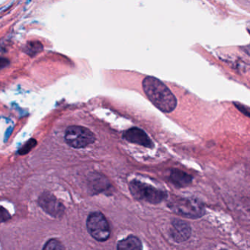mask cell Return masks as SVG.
I'll list each match as a JSON object with an SVG mask.
<instances>
[{"label":"cell","instance_id":"obj_9","mask_svg":"<svg viewBox=\"0 0 250 250\" xmlns=\"http://www.w3.org/2000/svg\"><path fill=\"white\" fill-rule=\"evenodd\" d=\"M117 250H143V243L135 235H130L118 241Z\"/></svg>","mask_w":250,"mask_h":250},{"label":"cell","instance_id":"obj_2","mask_svg":"<svg viewBox=\"0 0 250 250\" xmlns=\"http://www.w3.org/2000/svg\"><path fill=\"white\" fill-rule=\"evenodd\" d=\"M167 206L174 213L188 219H198L206 213L203 203L194 198L175 196L168 202Z\"/></svg>","mask_w":250,"mask_h":250},{"label":"cell","instance_id":"obj_15","mask_svg":"<svg viewBox=\"0 0 250 250\" xmlns=\"http://www.w3.org/2000/svg\"><path fill=\"white\" fill-rule=\"evenodd\" d=\"M234 104H235V106H236L237 109H239V110L241 111V112H243V113L245 114V115H247V117L250 116V114H249L248 108L246 107L245 106L241 104L235 103V102H234Z\"/></svg>","mask_w":250,"mask_h":250},{"label":"cell","instance_id":"obj_17","mask_svg":"<svg viewBox=\"0 0 250 250\" xmlns=\"http://www.w3.org/2000/svg\"></svg>","mask_w":250,"mask_h":250},{"label":"cell","instance_id":"obj_6","mask_svg":"<svg viewBox=\"0 0 250 250\" xmlns=\"http://www.w3.org/2000/svg\"><path fill=\"white\" fill-rule=\"evenodd\" d=\"M38 204L43 209L45 213L52 217L60 218L63 216L65 211V207L63 203H61L55 194L49 191H45L39 196Z\"/></svg>","mask_w":250,"mask_h":250},{"label":"cell","instance_id":"obj_16","mask_svg":"<svg viewBox=\"0 0 250 250\" xmlns=\"http://www.w3.org/2000/svg\"><path fill=\"white\" fill-rule=\"evenodd\" d=\"M9 61L5 58H0V70L9 65Z\"/></svg>","mask_w":250,"mask_h":250},{"label":"cell","instance_id":"obj_5","mask_svg":"<svg viewBox=\"0 0 250 250\" xmlns=\"http://www.w3.org/2000/svg\"><path fill=\"white\" fill-rule=\"evenodd\" d=\"M65 143L74 148H84L96 141L94 134L88 128L80 125L69 126L65 131Z\"/></svg>","mask_w":250,"mask_h":250},{"label":"cell","instance_id":"obj_8","mask_svg":"<svg viewBox=\"0 0 250 250\" xmlns=\"http://www.w3.org/2000/svg\"><path fill=\"white\" fill-rule=\"evenodd\" d=\"M124 139L134 144L140 145L146 147H152L153 146L151 140L149 138L146 132L138 128H131L127 130L123 135Z\"/></svg>","mask_w":250,"mask_h":250},{"label":"cell","instance_id":"obj_7","mask_svg":"<svg viewBox=\"0 0 250 250\" xmlns=\"http://www.w3.org/2000/svg\"><path fill=\"white\" fill-rule=\"evenodd\" d=\"M191 235V228L187 222L177 219L172 221L170 235L174 241L178 243L184 242L187 241Z\"/></svg>","mask_w":250,"mask_h":250},{"label":"cell","instance_id":"obj_10","mask_svg":"<svg viewBox=\"0 0 250 250\" xmlns=\"http://www.w3.org/2000/svg\"><path fill=\"white\" fill-rule=\"evenodd\" d=\"M170 181L175 187L182 188L191 184L192 177L180 169H174L171 171Z\"/></svg>","mask_w":250,"mask_h":250},{"label":"cell","instance_id":"obj_12","mask_svg":"<svg viewBox=\"0 0 250 250\" xmlns=\"http://www.w3.org/2000/svg\"><path fill=\"white\" fill-rule=\"evenodd\" d=\"M42 250H65V248L59 239L52 238L46 241Z\"/></svg>","mask_w":250,"mask_h":250},{"label":"cell","instance_id":"obj_14","mask_svg":"<svg viewBox=\"0 0 250 250\" xmlns=\"http://www.w3.org/2000/svg\"><path fill=\"white\" fill-rule=\"evenodd\" d=\"M12 218L10 212L3 206H0V224L8 222Z\"/></svg>","mask_w":250,"mask_h":250},{"label":"cell","instance_id":"obj_1","mask_svg":"<svg viewBox=\"0 0 250 250\" xmlns=\"http://www.w3.org/2000/svg\"><path fill=\"white\" fill-rule=\"evenodd\" d=\"M143 88L150 102L162 112L169 113L176 108V98L158 79L153 77H146L143 82Z\"/></svg>","mask_w":250,"mask_h":250},{"label":"cell","instance_id":"obj_3","mask_svg":"<svg viewBox=\"0 0 250 250\" xmlns=\"http://www.w3.org/2000/svg\"><path fill=\"white\" fill-rule=\"evenodd\" d=\"M128 188L134 199L151 204H159L167 198L166 191L137 180H132Z\"/></svg>","mask_w":250,"mask_h":250},{"label":"cell","instance_id":"obj_11","mask_svg":"<svg viewBox=\"0 0 250 250\" xmlns=\"http://www.w3.org/2000/svg\"><path fill=\"white\" fill-rule=\"evenodd\" d=\"M104 185L105 180L101 178L99 175L90 178V182H89L90 189L94 193L101 192V191H103V190H105L106 188L109 187V186Z\"/></svg>","mask_w":250,"mask_h":250},{"label":"cell","instance_id":"obj_4","mask_svg":"<svg viewBox=\"0 0 250 250\" xmlns=\"http://www.w3.org/2000/svg\"><path fill=\"white\" fill-rule=\"evenodd\" d=\"M86 226L90 236L99 242H104L110 237V226L106 216L102 212L90 213L87 216Z\"/></svg>","mask_w":250,"mask_h":250},{"label":"cell","instance_id":"obj_13","mask_svg":"<svg viewBox=\"0 0 250 250\" xmlns=\"http://www.w3.org/2000/svg\"><path fill=\"white\" fill-rule=\"evenodd\" d=\"M37 145V142L35 140H30L20 149V151H19V153L20 155H25L27 153H28L35 146Z\"/></svg>","mask_w":250,"mask_h":250}]
</instances>
